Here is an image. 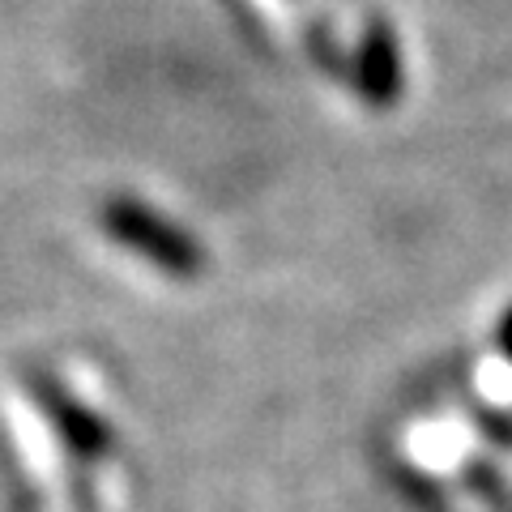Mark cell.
Listing matches in <instances>:
<instances>
[{
    "instance_id": "1",
    "label": "cell",
    "mask_w": 512,
    "mask_h": 512,
    "mask_svg": "<svg viewBox=\"0 0 512 512\" xmlns=\"http://www.w3.org/2000/svg\"><path fill=\"white\" fill-rule=\"evenodd\" d=\"M107 227L116 231L128 248L146 252L154 256L158 265H171V269H188L197 256H192V248L184 244V235H175L167 222H158L154 214H146L141 205H128L120 201L116 210H107Z\"/></svg>"
}]
</instances>
